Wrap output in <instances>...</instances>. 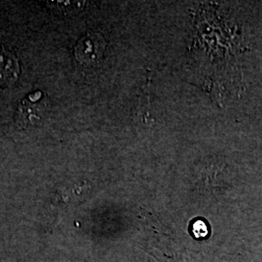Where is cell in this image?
Listing matches in <instances>:
<instances>
[{
    "label": "cell",
    "mask_w": 262,
    "mask_h": 262,
    "mask_svg": "<svg viewBox=\"0 0 262 262\" xmlns=\"http://www.w3.org/2000/svg\"><path fill=\"white\" fill-rule=\"evenodd\" d=\"M19 75V61L17 56L4 48L0 51V85L11 86L18 81Z\"/></svg>",
    "instance_id": "obj_3"
},
{
    "label": "cell",
    "mask_w": 262,
    "mask_h": 262,
    "mask_svg": "<svg viewBox=\"0 0 262 262\" xmlns=\"http://www.w3.org/2000/svg\"><path fill=\"white\" fill-rule=\"evenodd\" d=\"M50 7L54 11L60 12L66 15H71L78 13L84 8L85 2L79 1H48Z\"/></svg>",
    "instance_id": "obj_4"
},
{
    "label": "cell",
    "mask_w": 262,
    "mask_h": 262,
    "mask_svg": "<svg viewBox=\"0 0 262 262\" xmlns=\"http://www.w3.org/2000/svg\"><path fill=\"white\" fill-rule=\"evenodd\" d=\"M105 48L106 41L101 34L89 32L76 44L74 55L80 63L92 66L102 58Z\"/></svg>",
    "instance_id": "obj_2"
},
{
    "label": "cell",
    "mask_w": 262,
    "mask_h": 262,
    "mask_svg": "<svg viewBox=\"0 0 262 262\" xmlns=\"http://www.w3.org/2000/svg\"><path fill=\"white\" fill-rule=\"evenodd\" d=\"M208 226L206 223L198 220L195 223H193L192 225V233L194 235L195 238H205L208 235Z\"/></svg>",
    "instance_id": "obj_5"
},
{
    "label": "cell",
    "mask_w": 262,
    "mask_h": 262,
    "mask_svg": "<svg viewBox=\"0 0 262 262\" xmlns=\"http://www.w3.org/2000/svg\"><path fill=\"white\" fill-rule=\"evenodd\" d=\"M50 108L51 103L46 94L35 92L21 99L17 109L16 120L21 127L36 126L46 118Z\"/></svg>",
    "instance_id": "obj_1"
}]
</instances>
